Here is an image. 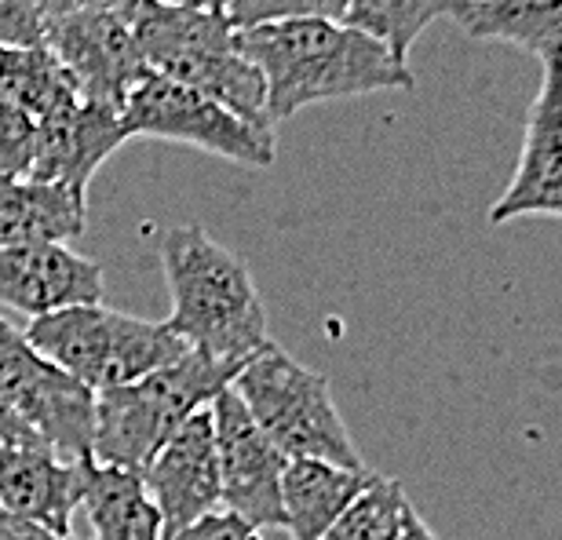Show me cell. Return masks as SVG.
Wrapping results in <instances>:
<instances>
[{
	"instance_id": "cell-11",
	"label": "cell",
	"mask_w": 562,
	"mask_h": 540,
	"mask_svg": "<svg viewBox=\"0 0 562 540\" xmlns=\"http://www.w3.org/2000/svg\"><path fill=\"white\" fill-rule=\"evenodd\" d=\"M526 216L562 220V59H544L541 88L526 114L519 161L490 209L493 227Z\"/></svg>"
},
{
	"instance_id": "cell-8",
	"label": "cell",
	"mask_w": 562,
	"mask_h": 540,
	"mask_svg": "<svg viewBox=\"0 0 562 540\" xmlns=\"http://www.w3.org/2000/svg\"><path fill=\"white\" fill-rule=\"evenodd\" d=\"M0 398L33 435L66 460L92 457L95 395L37 355L8 318H0Z\"/></svg>"
},
{
	"instance_id": "cell-16",
	"label": "cell",
	"mask_w": 562,
	"mask_h": 540,
	"mask_svg": "<svg viewBox=\"0 0 562 540\" xmlns=\"http://www.w3.org/2000/svg\"><path fill=\"white\" fill-rule=\"evenodd\" d=\"M369 468H340L329 460L296 457L281 471V515L289 540H322L355 493L366 486Z\"/></svg>"
},
{
	"instance_id": "cell-7",
	"label": "cell",
	"mask_w": 562,
	"mask_h": 540,
	"mask_svg": "<svg viewBox=\"0 0 562 540\" xmlns=\"http://www.w3.org/2000/svg\"><path fill=\"white\" fill-rule=\"evenodd\" d=\"M121 125H125L128 139L143 135V139L198 146V150L245 168L274 165L278 150L274 128L249 125L216 99L201 95L179 81H168L161 74H146L132 88L125 106H121Z\"/></svg>"
},
{
	"instance_id": "cell-1",
	"label": "cell",
	"mask_w": 562,
	"mask_h": 540,
	"mask_svg": "<svg viewBox=\"0 0 562 540\" xmlns=\"http://www.w3.org/2000/svg\"><path fill=\"white\" fill-rule=\"evenodd\" d=\"M238 48L263 77L271 125L318 103L417 88L409 63L373 33L340 19L260 22L238 30Z\"/></svg>"
},
{
	"instance_id": "cell-3",
	"label": "cell",
	"mask_w": 562,
	"mask_h": 540,
	"mask_svg": "<svg viewBox=\"0 0 562 540\" xmlns=\"http://www.w3.org/2000/svg\"><path fill=\"white\" fill-rule=\"evenodd\" d=\"M132 37L150 74L216 99L249 125L274 128L267 117L263 77L241 55L238 30L231 26L227 11L143 0L132 15Z\"/></svg>"
},
{
	"instance_id": "cell-2",
	"label": "cell",
	"mask_w": 562,
	"mask_h": 540,
	"mask_svg": "<svg viewBox=\"0 0 562 540\" xmlns=\"http://www.w3.org/2000/svg\"><path fill=\"white\" fill-rule=\"evenodd\" d=\"M157 252L172 296L165 325L187 347L223 362H245L271 340L260 289L238 252L212 238L205 227L165 230Z\"/></svg>"
},
{
	"instance_id": "cell-29",
	"label": "cell",
	"mask_w": 562,
	"mask_h": 540,
	"mask_svg": "<svg viewBox=\"0 0 562 540\" xmlns=\"http://www.w3.org/2000/svg\"><path fill=\"white\" fill-rule=\"evenodd\" d=\"M0 435H4V438H37V435L30 431L26 424L19 420L15 413L8 409V405H4V398H0ZM41 442H44V438H41Z\"/></svg>"
},
{
	"instance_id": "cell-10",
	"label": "cell",
	"mask_w": 562,
	"mask_h": 540,
	"mask_svg": "<svg viewBox=\"0 0 562 540\" xmlns=\"http://www.w3.org/2000/svg\"><path fill=\"white\" fill-rule=\"evenodd\" d=\"M44 48L74 74L85 103L110 106L117 114L132 88L150 74L132 37V19L110 15V11H59L44 26Z\"/></svg>"
},
{
	"instance_id": "cell-18",
	"label": "cell",
	"mask_w": 562,
	"mask_h": 540,
	"mask_svg": "<svg viewBox=\"0 0 562 540\" xmlns=\"http://www.w3.org/2000/svg\"><path fill=\"white\" fill-rule=\"evenodd\" d=\"M81 508L92 522V540H165V522L143 475L85 460Z\"/></svg>"
},
{
	"instance_id": "cell-12",
	"label": "cell",
	"mask_w": 562,
	"mask_h": 540,
	"mask_svg": "<svg viewBox=\"0 0 562 540\" xmlns=\"http://www.w3.org/2000/svg\"><path fill=\"white\" fill-rule=\"evenodd\" d=\"M143 486L161 511L165 540L220 508V457L212 413L198 409L143 468Z\"/></svg>"
},
{
	"instance_id": "cell-24",
	"label": "cell",
	"mask_w": 562,
	"mask_h": 540,
	"mask_svg": "<svg viewBox=\"0 0 562 540\" xmlns=\"http://www.w3.org/2000/svg\"><path fill=\"white\" fill-rule=\"evenodd\" d=\"M37 157V121L0 92V176H30Z\"/></svg>"
},
{
	"instance_id": "cell-32",
	"label": "cell",
	"mask_w": 562,
	"mask_h": 540,
	"mask_svg": "<svg viewBox=\"0 0 562 540\" xmlns=\"http://www.w3.org/2000/svg\"><path fill=\"white\" fill-rule=\"evenodd\" d=\"M37 4L44 8V15H59V11H66V8H74V0H37Z\"/></svg>"
},
{
	"instance_id": "cell-27",
	"label": "cell",
	"mask_w": 562,
	"mask_h": 540,
	"mask_svg": "<svg viewBox=\"0 0 562 540\" xmlns=\"http://www.w3.org/2000/svg\"><path fill=\"white\" fill-rule=\"evenodd\" d=\"M0 540H92V537H74V533H52L37 522H26L19 515L0 508Z\"/></svg>"
},
{
	"instance_id": "cell-22",
	"label": "cell",
	"mask_w": 562,
	"mask_h": 540,
	"mask_svg": "<svg viewBox=\"0 0 562 540\" xmlns=\"http://www.w3.org/2000/svg\"><path fill=\"white\" fill-rule=\"evenodd\" d=\"M409 511L413 504L402 482L369 471L366 486L336 515V522L322 533V540H398Z\"/></svg>"
},
{
	"instance_id": "cell-15",
	"label": "cell",
	"mask_w": 562,
	"mask_h": 540,
	"mask_svg": "<svg viewBox=\"0 0 562 540\" xmlns=\"http://www.w3.org/2000/svg\"><path fill=\"white\" fill-rule=\"evenodd\" d=\"M121 143H128V132L117 110L81 103L55 121H37V157H33L30 179L59 183L70 194L85 198L99 165Z\"/></svg>"
},
{
	"instance_id": "cell-17",
	"label": "cell",
	"mask_w": 562,
	"mask_h": 540,
	"mask_svg": "<svg viewBox=\"0 0 562 540\" xmlns=\"http://www.w3.org/2000/svg\"><path fill=\"white\" fill-rule=\"evenodd\" d=\"M85 234V198L59 183L0 176V245L77 241Z\"/></svg>"
},
{
	"instance_id": "cell-20",
	"label": "cell",
	"mask_w": 562,
	"mask_h": 540,
	"mask_svg": "<svg viewBox=\"0 0 562 540\" xmlns=\"http://www.w3.org/2000/svg\"><path fill=\"white\" fill-rule=\"evenodd\" d=\"M0 92L26 110L33 121H55L85 103L74 74L44 44H33V48L0 44Z\"/></svg>"
},
{
	"instance_id": "cell-9",
	"label": "cell",
	"mask_w": 562,
	"mask_h": 540,
	"mask_svg": "<svg viewBox=\"0 0 562 540\" xmlns=\"http://www.w3.org/2000/svg\"><path fill=\"white\" fill-rule=\"evenodd\" d=\"M220 457V508L238 515L252 530H281V471L289 457L260 431L234 387L209 405Z\"/></svg>"
},
{
	"instance_id": "cell-30",
	"label": "cell",
	"mask_w": 562,
	"mask_h": 540,
	"mask_svg": "<svg viewBox=\"0 0 562 540\" xmlns=\"http://www.w3.org/2000/svg\"><path fill=\"white\" fill-rule=\"evenodd\" d=\"M398 540H438V537L431 533V526H427L420 515H417V508H413L409 519H406V530H402Z\"/></svg>"
},
{
	"instance_id": "cell-19",
	"label": "cell",
	"mask_w": 562,
	"mask_h": 540,
	"mask_svg": "<svg viewBox=\"0 0 562 540\" xmlns=\"http://www.w3.org/2000/svg\"><path fill=\"white\" fill-rule=\"evenodd\" d=\"M457 22L468 37L512 44L537 59H562V0H464Z\"/></svg>"
},
{
	"instance_id": "cell-21",
	"label": "cell",
	"mask_w": 562,
	"mask_h": 540,
	"mask_svg": "<svg viewBox=\"0 0 562 540\" xmlns=\"http://www.w3.org/2000/svg\"><path fill=\"white\" fill-rule=\"evenodd\" d=\"M460 8L464 0H351L344 22L373 33L402 63H409V48L420 33L438 19H457Z\"/></svg>"
},
{
	"instance_id": "cell-23",
	"label": "cell",
	"mask_w": 562,
	"mask_h": 540,
	"mask_svg": "<svg viewBox=\"0 0 562 540\" xmlns=\"http://www.w3.org/2000/svg\"><path fill=\"white\" fill-rule=\"evenodd\" d=\"M351 0H234L227 19L234 30H249L260 22L278 19H340L347 15Z\"/></svg>"
},
{
	"instance_id": "cell-31",
	"label": "cell",
	"mask_w": 562,
	"mask_h": 540,
	"mask_svg": "<svg viewBox=\"0 0 562 540\" xmlns=\"http://www.w3.org/2000/svg\"><path fill=\"white\" fill-rule=\"evenodd\" d=\"M168 4H187V8H205V11H227L234 0H168Z\"/></svg>"
},
{
	"instance_id": "cell-25",
	"label": "cell",
	"mask_w": 562,
	"mask_h": 540,
	"mask_svg": "<svg viewBox=\"0 0 562 540\" xmlns=\"http://www.w3.org/2000/svg\"><path fill=\"white\" fill-rule=\"evenodd\" d=\"M48 15L37 0H0V44L4 48H33L44 44Z\"/></svg>"
},
{
	"instance_id": "cell-14",
	"label": "cell",
	"mask_w": 562,
	"mask_h": 540,
	"mask_svg": "<svg viewBox=\"0 0 562 540\" xmlns=\"http://www.w3.org/2000/svg\"><path fill=\"white\" fill-rule=\"evenodd\" d=\"M103 267L74 252L63 241L0 245V303L30 318L77 307V303H103Z\"/></svg>"
},
{
	"instance_id": "cell-13",
	"label": "cell",
	"mask_w": 562,
	"mask_h": 540,
	"mask_svg": "<svg viewBox=\"0 0 562 540\" xmlns=\"http://www.w3.org/2000/svg\"><path fill=\"white\" fill-rule=\"evenodd\" d=\"M85 460H66L41 438L0 435V508L52 533H70L85 493Z\"/></svg>"
},
{
	"instance_id": "cell-26",
	"label": "cell",
	"mask_w": 562,
	"mask_h": 540,
	"mask_svg": "<svg viewBox=\"0 0 562 540\" xmlns=\"http://www.w3.org/2000/svg\"><path fill=\"white\" fill-rule=\"evenodd\" d=\"M168 540H263V537L260 530H252L249 522H241L238 515L216 508V511L201 515L198 522L183 526V530L172 533Z\"/></svg>"
},
{
	"instance_id": "cell-28",
	"label": "cell",
	"mask_w": 562,
	"mask_h": 540,
	"mask_svg": "<svg viewBox=\"0 0 562 540\" xmlns=\"http://www.w3.org/2000/svg\"><path fill=\"white\" fill-rule=\"evenodd\" d=\"M143 0H74V8H88V11H110V15H121V19H132L136 8Z\"/></svg>"
},
{
	"instance_id": "cell-5",
	"label": "cell",
	"mask_w": 562,
	"mask_h": 540,
	"mask_svg": "<svg viewBox=\"0 0 562 540\" xmlns=\"http://www.w3.org/2000/svg\"><path fill=\"white\" fill-rule=\"evenodd\" d=\"M26 340L92 395L125 387L190 351L165 322L132 318L106 303H77L41 314L26 325Z\"/></svg>"
},
{
	"instance_id": "cell-6",
	"label": "cell",
	"mask_w": 562,
	"mask_h": 540,
	"mask_svg": "<svg viewBox=\"0 0 562 540\" xmlns=\"http://www.w3.org/2000/svg\"><path fill=\"white\" fill-rule=\"evenodd\" d=\"M231 387L252 420L260 424V431L289 460L311 457L340 468H366L333 402L329 380L296 362L278 344L267 340L260 351L245 358Z\"/></svg>"
},
{
	"instance_id": "cell-4",
	"label": "cell",
	"mask_w": 562,
	"mask_h": 540,
	"mask_svg": "<svg viewBox=\"0 0 562 540\" xmlns=\"http://www.w3.org/2000/svg\"><path fill=\"white\" fill-rule=\"evenodd\" d=\"M241 365L245 362H223V358L201 355L190 347L176 362L154 369L125 387L99 391L92 460L143 475L157 449L198 409H209L212 398L231 387Z\"/></svg>"
}]
</instances>
